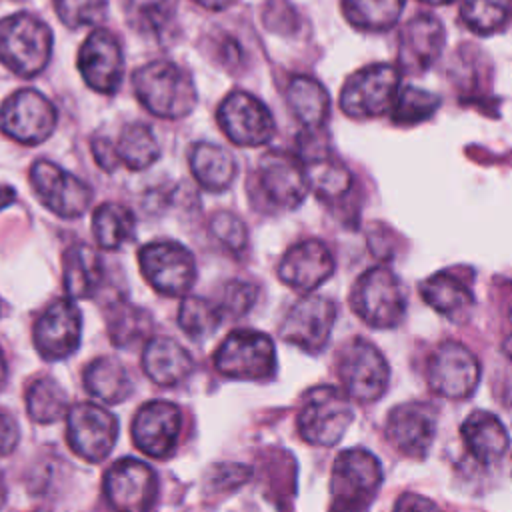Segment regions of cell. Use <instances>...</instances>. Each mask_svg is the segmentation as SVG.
<instances>
[{
	"instance_id": "43",
	"label": "cell",
	"mask_w": 512,
	"mask_h": 512,
	"mask_svg": "<svg viewBox=\"0 0 512 512\" xmlns=\"http://www.w3.org/2000/svg\"><path fill=\"white\" fill-rule=\"evenodd\" d=\"M256 300V288L242 280H230L224 284L220 300L216 302L222 318H240L244 316Z\"/></svg>"
},
{
	"instance_id": "18",
	"label": "cell",
	"mask_w": 512,
	"mask_h": 512,
	"mask_svg": "<svg viewBox=\"0 0 512 512\" xmlns=\"http://www.w3.org/2000/svg\"><path fill=\"white\" fill-rule=\"evenodd\" d=\"M384 436L406 458H426L436 436L434 408L426 402H404L394 406L386 416Z\"/></svg>"
},
{
	"instance_id": "24",
	"label": "cell",
	"mask_w": 512,
	"mask_h": 512,
	"mask_svg": "<svg viewBox=\"0 0 512 512\" xmlns=\"http://www.w3.org/2000/svg\"><path fill=\"white\" fill-rule=\"evenodd\" d=\"M142 366L146 376L158 386H176L192 374L194 360L174 338L156 336L144 346Z\"/></svg>"
},
{
	"instance_id": "51",
	"label": "cell",
	"mask_w": 512,
	"mask_h": 512,
	"mask_svg": "<svg viewBox=\"0 0 512 512\" xmlns=\"http://www.w3.org/2000/svg\"><path fill=\"white\" fill-rule=\"evenodd\" d=\"M6 376H8V368H6V360H4L2 350H0V390H2L4 384H6Z\"/></svg>"
},
{
	"instance_id": "50",
	"label": "cell",
	"mask_w": 512,
	"mask_h": 512,
	"mask_svg": "<svg viewBox=\"0 0 512 512\" xmlns=\"http://www.w3.org/2000/svg\"><path fill=\"white\" fill-rule=\"evenodd\" d=\"M14 198H16L14 190H12L10 186H4V184H2V186H0V210L6 208L8 204H12Z\"/></svg>"
},
{
	"instance_id": "55",
	"label": "cell",
	"mask_w": 512,
	"mask_h": 512,
	"mask_svg": "<svg viewBox=\"0 0 512 512\" xmlns=\"http://www.w3.org/2000/svg\"><path fill=\"white\" fill-rule=\"evenodd\" d=\"M34 512H48V510H44V508H42V510H34Z\"/></svg>"
},
{
	"instance_id": "35",
	"label": "cell",
	"mask_w": 512,
	"mask_h": 512,
	"mask_svg": "<svg viewBox=\"0 0 512 512\" xmlns=\"http://www.w3.org/2000/svg\"><path fill=\"white\" fill-rule=\"evenodd\" d=\"M68 410V394L54 378L42 376L26 388V412L34 422H56Z\"/></svg>"
},
{
	"instance_id": "21",
	"label": "cell",
	"mask_w": 512,
	"mask_h": 512,
	"mask_svg": "<svg viewBox=\"0 0 512 512\" xmlns=\"http://www.w3.org/2000/svg\"><path fill=\"white\" fill-rule=\"evenodd\" d=\"M182 430V412L166 400H152L138 408L132 422L134 444L152 458L168 456Z\"/></svg>"
},
{
	"instance_id": "48",
	"label": "cell",
	"mask_w": 512,
	"mask_h": 512,
	"mask_svg": "<svg viewBox=\"0 0 512 512\" xmlns=\"http://www.w3.org/2000/svg\"><path fill=\"white\" fill-rule=\"evenodd\" d=\"M396 512H442V510L424 496L406 494L402 500H398Z\"/></svg>"
},
{
	"instance_id": "33",
	"label": "cell",
	"mask_w": 512,
	"mask_h": 512,
	"mask_svg": "<svg viewBox=\"0 0 512 512\" xmlns=\"http://www.w3.org/2000/svg\"><path fill=\"white\" fill-rule=\"evenodd\" d=\"M136 218L132 210L118 202H104L92 214V232L100 248L116 250L132 238Z\"/></svg>"
},
{
	"instance_id": "12",
	"label": "cell",
	"mask_w": 512,
	"mask_h": 512,
	"mask_svg": "<svg viewBox=\"0 0 512 512\" xmlns=\"http://www.w3.org/2000/svg\"><path fill=\"white\" fill-rule=\"evenodd\" d=\"M480 382V362L464 344L448 340L436 346L428 360V384L444 398L464 400Z\"/></svg>"
},
{
	"instance_id": "42",
	"label": "cell",
	"mask_w": 512,
	"mask_h": 512,
	"mask_svg": "<svg viewBox=\"0 0 512 512\" xmlns=\"http://www.w3.org/2000/svg\"><path fill=\"white\" fill-rule=\"evenodd\" d=\"M210 230L214 234V238L224 244L228 250L234 252H242L248 244V230L244 226V222L226 210H220L212 216L210 220Z\"/></svg>"
},
{
	"instance_id": "41",
	"label": "cell",
	"mask_w": 512,
	"mask_h": 512,
	"mask_svg": "<svg viewBox=\"0 0 512 512\" xmlns=\"http://www.w3.org/2000/svg\"><path fill=\"white\" fill-rule=\"evenodd\" d=\"M54 10L68 28L94 26L104 20L106 0H54Z\"/></svg>"
},
{
	"instance_id": "19",
	"label": "cell",
	"mask_w": 512,
	"mask_h": 512,
	"mask_svg": "<svg viewBox=\"0 0 512 512\" xmlns=\"http://www.w3.org/2000/svg\"><path fill=\"white\" fill-rule=\"evenodd\" d=\"M78 70L92 90L114 94L124 74V56L118 38L106 28L92 30L78 50Z\"/></svg>"
},
{
	"instance_id": "29",
	"label": "cell",
	"mask_w": 512,
	"mask_h": 512,
	"mask_svg": "<svg viewBox=\"0 0 512 512\" xmlns=\"http://www.w3.org/2000/svg\"><path fill=\"white\" fill-rule=\"evenodd\" d=\"M84 386L92 398L106 404L124 402L134 392L130 374L116 358L110 356H98L86 366Z\"/></svg>"
},
{
	"instance_id": "32",
	"label": "cell",
	"mask_w": 512,
	"mask_h": 512,
	"mask_svg": "<svg viewBox=\"0 0 512 512\" xmlns=\"http://www.w3.org/2000/svg\"><path fill=\"white\" fill-rule=\"evenodd\" d=\"M112 150L116 164H122L128 170H144L152 166L160 156V148L152 130L140 122L126 124L118 140L112 142Z\"/></svg>"
},
{
	"instance_id": "9",
	"label": "cell",
	"mask_w": 512,
	"mask_h": 512,
	"mask_svg": "<svg viewBox=\"0 0 512 512\" xmlns=\"http://www.w3.org/2000/svg\"><path fill=\"white\" fill-rule=\"evenodd\" d=\"M138 264L148 284L164 296H182L196 278L192 252L174 240H158L142 246Z\"/></svg>"
},
{
	"instance_id": "47",
	"label": "cell",
	"mask_w": 512,
	"mask_h": 512,
	"mask_svg": "<svg viewBox=\"0 0 512 512\" xmlns=\"http://www.w3.org/2000/svg\"><path fill=\"white\" fill-rule=\"evenodd\" d=\"M92 156L94 160L98 162V166L102 170H114L118 164H116V158H114V150H112V140L108 138H94L92 140Z\"/></svg>"
},
{
	"instance_id": "26",
	"label": "cell",
	"mask_w": 512,
	"mask_h": 512,
	"mask_svg": "<svg viewBox=\"0 0 512 512\" xmlns=\"http://www.w3.org/2000/svg\"><path fill=\"white\" fill-rule=\"evenodd\" d=\"M420 296L432 310L452 322H462L474 308V296L470 288L448 272H436L428 276L420 284Z\"/></svg>"
},
{
	"instance_id": "15",
	"label": "cell",
	"mask_w": 512,
	"mask_h": 512,
	"mask_svg": "<svg viewBox=\"0 0 512 512\" xmlns=\"http://www.w3.org/2000/svg\"><path fill=\"white\" fill-rule=\"evenodd\" d=\"M218 126L236 146H262L276 130L270 110L244 90L230 92L216 112Z\"/></svg>"
},
{
	"instance_id": "2",
	"label": "cell",
	"mask_w": 512,
	"mask_h": 512,
	"mask_svg": "<svg viewBox=\"0 0 512 512\" xmlns=\"http://www.w3.org/2000/svg\"><path fill=\"white\" fill-rule=\"evenodd\" d=\"M380 460L364 448L342 450L330 474V512H364L382 486Z\"/></svg>"
},
{
	"instance_id": "6",
	"label": "cell",
	"mask_w": 512,
	"mask_h": 512,
	"mask_svg": "<svg viewBox=\"0 0 512 512\" xmlns=\"http://www.w3.org/2000/svg\"><path fill=\"white\" fill-rule=\"evenodd\" d=\"M342 392L356 402H376L388 386L390 368L382 352L364 338L348 340L336 356Z\"/></svg>"
},
{
	"instance_id": "53",
	"label": "cell",
	"mask_w": 512,
	"mask_h": 512,
	"mask_svg": "<svg viewBox=\"0 0 512 512\" xmlns=\"http://www.w3.org/2000/svg\"><path fill=\"white\" fill-rule=\"evenodd\" d=\"M420 2L432 4V6H440V4H450V2H454V0H420Z\"/></svg>"
},
{
	"instance_id": "4",
	"label": "cell",
	"mask_w": 512,
	"mask_h": 512,
	"mask_svg": "<svg viewBox=\"0 0 512 512\" xmlns=\"http://www.w3.org/2000/svg\"><path fill=\"white\" fill-rule=\"evenodd\" d=\"M350 306L368 326L388 330L402 322L406 312V294L402 282L390 268L374 266L352 286Z\"/></svg>"
},
{
	"instance_id": "7",
	"label": "cell",
	"mask_w": 512,
	"mask_h": 512,
	"mask_svg": "<svg viewBox=\"0 0 512 512\" xmlns=\"http://www.w3.org/2000/svg\"><path fill=\"white\" fill-rule=\"evenodd\" d=\"M400 92V70L392 64H372L354 72L342 86L340 108L346 116L364 120L392 110Z\"/></svg>"
},
{
	"instance_id": "37",
	"label": "cell",
	"mask_w": 512,
	"mask_h": 512,
	"mask_svg": "<svg viewBox=\"0 0 512 512\" xmlns=\"http://www.w3.org/2000/svg\"><path fill=\"white\" fill-rule=\"evenodd\" d=\"M460 16L474 34H494L512 20V0H464Z\"/></svg>"
},
{
	"instance_id": "49",
	"label": "cell",
	"mask_w": 512,
	"mask_h": 512,
	"mask_svg": "<svg viewBox=\"0 0 512 512\" xmlns=\"http://www.w3.org/2000/svg\"><path fill=\"white\" fill-rule=\"evenodd\" d=\"M196 4H200L202 8H208V10H224L228 8L234 0H194Z\"/></svg>"
},
{
	"instance_id": "45",
	"label": "cell",
	"mask_w": 512,
	"mask_h": 512,
	"mask_svg": "<svg viewBox=\"0 0 512 512\" xmlns=\"http://www.w3.org/2000/svg\"><path fill=\"white\" fill-rule=\"evenodd\" d=\"M246 478H250V470L244 466L232 464V466H218L210 480L218 490V488H236L238 484L246 482Z\"/></svg>"
},
{
	"instance_id": "54",
	"label": "cell",
	"mask_w": 512,
	"mask_h": 512,
	"mask_svg": "<svg viewBox=\"0 0 512 512\" xmlns=\"http://www.w3.org/2000/svg\"><path fill=\"white\" fill-rule=\"evenodd\" d=\"M508 318H510V324H512V302H510V310H508Z\"/></svg>"
},
{
	"instance_id": "5",
	"label": "cell",
	"mask_w": 512,
	"mask_h": 512,
	"mask_svg": "<svg viewBox=\"0 0 512 512\" xmlns=\"http://www.w3.org/2000/svg\"><path fill=\"white\" fill-rule=\"evenodd\" d=\"M354 420L350 398L336 386L322 384L306 392L296 418L298 432L312 446H334Z\"/></svg>"
},
{
	"instance_id": "17",
	"label": "cell",
	"mask_w": 512,
	"mask_h": 512,
	"mask_svg": "<svg viewBox=\"0 0 512 512\" xmlns=\"http://www.w3.org/2000/svg\"><path fill=\"white\" fill-rule=\"evenodd\" d=\"M336 314V304L330 298L318 294L304 296L284 316L280 336L284 342L316 354L326 346Z\"/></svg>"
},
{
	"instance_id": "14",
	"label": "cell",
	"mask_w": 512,
	"mask_h": 512,
	"mask_svg": "<svg viewBox=\"0 0 512 512\" xmlns=\"http://www.w3.org/2000/svg\"><path fill=\"white\" fill-rule=\"evenodd\" d=\"M156 492V472L142 460L122 458L104 474V496L114 512H150Z\"/></svg>"
},
{
	"instance_id": "40",
	"label": "cell",
	"mask_w": 512,
	"mask_h": 512,
	"mask_svg": "<svg viewBox=\"0 0 512 512\" xmlns=\"http://www.w3.org/2000/svg\"><path fill=\"white\" fill-rule=\"evenodd\" d=\"M440 106V98L428 90L406 86L398 92L392 106V120L396 124H418L428 120Z\"/></svg>"
},
{
	"instance_id": "8",
	"label": "cell",
	"mask_w": 512,
	"mask_h": 512,
	"mask_svg": "<svg viewBox=\"0 0 512 512\" xmlns=\"http://www.w3.org/2000/svg\"><path fill=\"white\" fill-rule=\"evenodd\" d=\"M220 374L238 380H262L276 368V350L270 336L258 330L230 332L214 354Z\"/></svg>"
},
{
	"instance_id": "13",
	"label": "cell",
	"mask_w": 512,
	"mask_h": 512,
	"mask_svg": "<svg viewBox=\"0 0 512 512\" xmlns=\"http://www.w3.org/2000/svg\"><path fill=\"white\" fill-rule=\"evenodd\" d=\"M68 444L86 462H102L118 438L114 414L94 402H78L68 410L66 422Z\"/></svg>"
},
{
	"instance_id": "36",
	"label": "cell",
	"mask_w": 512,
	"mask_h": 512,
	"mask_svg": "<svg viewBox=\"0 0 512 512\" xmlns=\"http://www.w3.org/2000/svg\"><path fill=\"white\" fill-rule=\"evenodd\" d=\"M106 326L112 344L126 348L150 332L152 318L144 308L120 300L108 308Z\"/></svg>"
},
{
	"instance_id": "30",
	"label": "cell",
	"mask_w": 512,
	"mask_h": 512,
	"mask_svg": "<svg viewBox=\"0 0 512 512\" xmlns=\"http://www.w3.org/2000/svg\"><path fill=\"white\" fill-rule=\"evenodd\" d=\"M62 272L66 294L70 298H88L104 278V262L94 248L76 244L66 250Z\"/></svg>"
},
{
	"instance_id": "46",
	"label": "cell",
	"mask_w": 512,
	"mask_h": 512,
	"mask_svg": "<svg viewBox=\"0 0 512 512\" xmlns=\"http://www.w3.org/2000/svg\"><path fill=\"white\" fill-rule=\"evenodd\" d=\"M20 440V428L18 422L0 410V456L10 454Z\"/></svg>"
},
{
	"instance_id": "1",
	"label": "cell",
	"mask_w": 512,
	"mask_h": 512,
	"mask_svg": "<svg viewBox=\"0 0 512 512\" xmlns=\"http://www.w3.org/2000/svg\"><path fill=\"white\" fill-rule=\"evenodd\" d=\"M132 84L140 104L158 118H184L198 102L192 76L170 60H154L140 66L132 76Z\"/></svg>"
},
{
	"instance_id": "10",
	"label": "cell",
	"mask_w": 512,
	"mask_h": 512,
	"mask_svg": "<svg viewBox=\"0 0 512 512\" xmlns=\"http://www.w3.org/2000/svg\"><path fill=\"white\" fill-rule=\"evenodd\" d=\"M56 118L54 104L32 88L16 90L0 106V130L26 146L44 142L54 132Z\"/></svg>"
},
{
	"instance_id": "27",
	"label": "cell",
	"mask_w": 512,
	"mask_h": 512,
	"mask_svg": "<svg viewBox=\"0 0 512 512\" xmlns=\"http://www.w3.org/2000/svg\"><path fill=\"white\" fill-rule=\"evenodd\" d=\"M286 100L296 120L308 132L320 130L330 114V96L326 88L312 76H304V74L294 76L288 82Z\"/></svg>"
},
{
	"instance_id": "3",
	"label": "cell",
	"mask_w": 512,
	"mask_h": 512,
	"mask_svg": "<svg viewBox=\"0 0 512 512\" xmlns=\"http://www.w3.org/2000/svg\"><path fill=\"white\" fill-rule=\"evenodd\" d=\"M52 54V32L34 14L16 12L0 20V62L16 76L42 72Z\"/></svg>"
},
{
	"instance_id": "20",
	"label": "cell",
	"mask_w": 512,
	"mask_h": 512,
	"mask_svg": "<svg viewBox=\"0 0 512 512\" xmlns=\"http://www.w3.org/2000/svg\"><path fill=\"white\" fill-rule=\"evenodd\" d=\"M82 334V316L70 298L52 302L34 324V346L46 360H62L76 352Z\"/></svg>"
},
{
	"instance_id": "16",
	"label": "cell",
	"mask_w": 512,
	"mask_h": 512,
	"mask_svg": "<svg viewBox=\"0 0 512 512\" xmlns=\"http://www.w3.org/2000/svg\"><path fill=\"white\" fill-rule=\"evenodd\" d=\"M30 184L40 202L62 218L82 216L92 200L88 184L50 160L34 162L30 168Z\"/></svg>"
},
{
	"instance_id": "31",
	"label": "cell",
	"mask_w": 512,
	"mask_h": 512,
	"mask_svg": "<svg viewBox=\"0 0 512 512\" xmlns=\"http://www.w3.org/2000/svg\"><path fill=\"white\" fill-rule=\"evenodd\" d=\"M190 170L198 184L210 192L226 190L236 176L234 158L220 146L198 142L190 150Z\"/></svg>"
},
{
	"instance_id": "38",
	"label": "cell",
	"mask_w": 512,
	"mask_h": 512,
	"mask_svg": "<svg viewBox=\"0 0 512 512\" xmlns=\"http://www.w3.org/2000/svg\"><path fill=\"white\" fill-rule=\"evenodd\" d=\"M124 12L134 30L158 36L172 24L176 0H124Z\"/></svg>"
},
{
	"instance_id": "22",
	"label": "cell",
	"mask_w": 512,
	"mask_h": 512,
	"mask_svg": "<svg viewBox=\"0 0 512 512\" xmlns=\"http://www.w3.org/2000/svg\"><path fill=\"white\" fill-rule=\"evenodd\" d=\"M398 40L400 68L420 74L440 58L446 44V30L436 16L418 14L404 24Z\"/></svg>"
},
{
	"instance_id": "23",
	"label": "cell",
	"mask_w": 512,
	"mask_h": 512,
	"mask_svg": "<svg viewBox=\"0 0 512 512\" xmlns=\"http://www.w3.org/2000/svg\"><path fill=\"white\" fill-rule=\"evenodd\" d=\"M334 272V258L324 242L304 240L292 246L278 264V278L298 290L312 292Z\"/></svg>"
},
{
	"instance_id": "34",
	"label": "cell",
	"mask_w": 512,
	"mask_h": 512,
	"mask_svg": "<svg viewBox=\"0 0 512 512\" xmlns=\"http://www.w3.org/2000/svg\"><path fill=\"white\" fill-rule=\"evenodd\" d=\"M406 0H342L346 20L366 32L390 30L404 10Z\"/></svg>"
},
{
	"instance_id": "28",
	"label": "cell",
	"mask_w": 512,
	"mask_h": 512,
	"mask_svg": "<svg viewBox=\"0 0 512 512\" xmlns=\"http://www.w3.org/2000/svg\"><path fill=\"white\" fill-rule=\"evenodd\" d=\"M304 162L308 184L322 200H336L352 186L350 170L328 150L316 148L314 152L298 154Z\"/></svg>"
},
{
	"instance_id": "44",
	"label": "cell",
	"mask_w": 512,
	"mask_h": 512,
	"mask_svg": "<svg viewBox=\"0 0 512 512\" xmlns=\"http://www.w3.org/2000/svg\"><path fill=\"white\" fill-rule=\"evenodd\" d=\"M262 18L266 28L278 34H290L296 28L294 8L286 0H268Z\"/></svg>"
},
{
	"instance_id": "11",
	"label": "cell",
	"mask_w": 512,
	"mask_h": 512,
	"mask_svg": "<svg viewBox=\"0 0 512 512\" xmlns=\"http://www.w3.org/2000/svg\"><path fill=\"white\" fill-rule=\"evenodd\" d=\"M256 184L264 200L280 210L296 208L310 190L302 158L284 150H270L260 158Z\"/></svg>"
},
{
	"instance_id": "52",
	"label": "cell",
	"mask_w": 512,
	"mask_h": 512,
	"mask_svg": "<svg viewBox=\"0 0 512 512\" xmlns=\"http://www.w3.org/2000/svg\"><path fill=\"white\" fill-rule=\"evenodd\" d=\"M504 352H506V356L512 358V336L506 338V342H504Z\"/></svg>"
},
{
	"instance_id": "39",
	"label": "cell",
	"mask_w": 512,
	"mask_h": 512,
	"mask_svg": "<svg viewBox=\"0 0 512 512\" xmlns=\"http://www.w3.org/2000/svg\"><path fill=\"white\" fill-rule=\"evenodd\" d=\"M222 322V312L216 302L200 296H186L178 310L180 328L194 340L210 336Z\"/></svg>"
},
{
	"instance_id": "25",
	"label": "cell",
	"mask_w": 512,
	"mask_h": 512,
	"mask_svg": "<svg viewBox=\"0 0 512 512\" xmlns=\"http://www.w3.org/2000/svg\"><path fill=\"white\" fill-rule=\"evenodd\" d=\"M460 434L468 452L484 466L500 462L510 448V436L506 432V426L498 416L488 410L472 412L464 420Z\"/></svg>"
}]
</instances>
